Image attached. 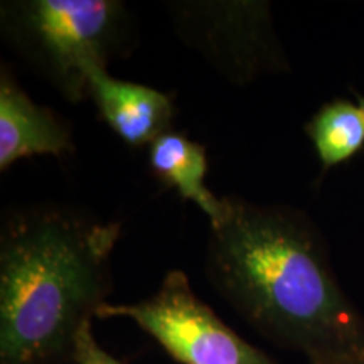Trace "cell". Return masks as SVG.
<instances>
[{
	"label": "cell",
	"mask_w": 364,
	"mask_h": 364,
	"mask_svg": "<svg viewBox=\"0 0 364 364\" xmlns=\"http://www.w3.org/2000/svg\"><path fill=\"white\" fill-rule=\"evenodd\" d=\"M209 223L206 275L258 334L307 361L364 353V314L341 287L307 213L225 196Z\"/></svg>",
	"instance_id": "6da1fadb"
},
{
	"label": "cell",
	"mask_w": 364,
	"mask_h": 364,
	"mask_svg": "<svg viewBox=\"0 0 364 364\" xmlns=\"http://www.w3.org/2000/svg\"><path fill=\"white\" fill-rule=\"evenodd\" d=\"M120 223L66 204L9 211L0 233V364H73L112 292Z\"/></svg>",
	"instance_id": "7a4b0ae2"
},
{
	"label": "cell",
	"mask_w": 364,
	"mask_h": 364,
	"mask_svg": "<svg viewBox=\"0 0 364 364\" xmlns=\"http://www.w3.org/2000/svg\"><path fill=\"white\" fill-rule=\"evenodd\" d=\"M9 44L70 103L88 97V71L129 46V9L118 0L4 2Z\"/></svg>",
	"instance_id": "3957f363"
},
{
	"label": "cell",
	"mask_w": 364,
	"mask_h": 364,
	"mask_svg": "<svg viewBox=\"0 0 364 364\" xmlns=\"http://www.w3.org/2000/svg\"><path fill=\"white\" fill-rule=\"evenodd\" d=\"M95 317L130 318L181 364H277L228 327L194 294L181 270L167 273L152 297L135 304H103Z\"/></svg>",
	"instance_id": "277c9868"
},
{
	"label": "cell",
	"mask_w": 364,
	"mask_h": 364,
	"mask_svg": "<svg viewBox=\"0 0 364 364\" xmlns=\"http://www.w3.org/2000/svg\"><path fill=\"white\" fill-rule=\"evenodd\" d=\"M169 7L184 43L233 83L289 71L267 2H172Z\"/></svg>",
	"instance_id": "5b68a950"
},
{
	"label": "cell",
	"mask_w": 364,
	"mask_h": 364,
	"mask_svg": "<svg viewBox=\"0 0 364 364\" xmlns=\"http://www.w3.org/2000/svg\"><path fill=\"white\" fill-rule=\"evenodd\" d=\"M88 97L115 134L132 147L150 145L169 132L174 105L150 86L113 78L107 68L88 71Z\"/></svg>",
	"instance_id": "8992f818"
},
{
	"label": "cell",
	"mask_w": 364,
	"mask_h": 364,
	"mask_svg": "<svg viewBox=\"0 0 364 364\" xmlns=\"http://www.w3.org/2000/svg\"><path fill=\"white\" fill-rule=\"evenodd\" d=\"M73 149L71 130L51 108L41 107L17 85L12 73L0 75V171L33 156H63Z\"/></svg>",
	"instance_id": "52a82bcc"
},
{
	"label": "cell",
	"mask_w": 364,
	"mask_h": 364,
	"mask_svg": "<svg viewBox=\"0 0 364 364\" xmlns=\"http://www.w3.org/2000/svg\"><path fill=\"white\" fill-rule=\"evenodd\" d=\"M149 164L159 179L174 188L182 199L194 203L209 223L220 220L225 201L206 188L209 166L201 144L169 130L149 145Z\"/></svg>",
	"instance_id": "ba28073f"
},
{
	"label": "cell",
	"mask_w": 364,
	"mask_h": 364,
	"mask_svg": "<svg viewBox=\"0 0 364 364\" xmlns=\"http://www.w3.org/2000/svg\"><path fill=\"white\" fill-rule=\"evenodd\" d=\"M322 171L343 166L364 149V110L361 103L336 98L322 105L304 127Z\"/></svg>",
	"instance_id": "9c48e42d"
},
{
	"label": "cell",
	"mask_w": 364,
	"mask_h": 364,
	"mask_svg": "<svg viewBox=\"0 0 364 364\" xmlns=\"http://www.w3.org/2000/svg\"><path fill=\"white\" fill-rule=\"evenodd\" d=\"M73 364H124V363L118 361V359L115 356H112L108 351H105L102 346L98 344L97 338L93 336L91 322H86L83 329L80 331L78 339H76Z\"/></svg>",
	"instance_id": "30bf717a"
},
{
	"label": "cell",
	"mask_w": 364,
	"mask_h": 364,
	"mask_svg": "<svg viewBox=\"0 0 364 364\" xmlns=\"http://www.w3.org/2000/svg\"><path fill=\"white\" fill-rule=\"evenodd\" d=\"M307 364H364V353L343 354V356L317 359V361H307Z\"/></svg>",
	"instance_id": "8fae6325"
},
{
	"label": "cell",
	"mask_w": 364,
	"mask_h": 364,
	"mask_svg": "<svg viewBox=\"0 0 364 364\" xmlns=\"http://www.w3.org/2000/svg\"><path fill=\"white\" fill-rule=\"evenodd\" d=\"M359 103H361V107H363V110H364V97L359 98Z\"/></svg>",
	"instance_id": "7c38bea8"
}]
</instances>
